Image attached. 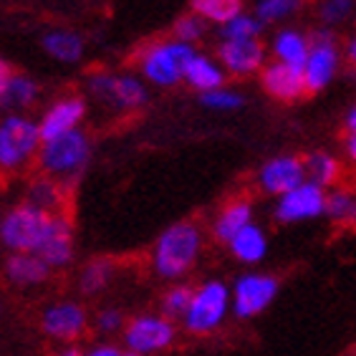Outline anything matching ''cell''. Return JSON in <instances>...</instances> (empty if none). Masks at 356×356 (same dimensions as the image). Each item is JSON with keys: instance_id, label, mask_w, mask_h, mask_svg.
<instances>
[{"instance_id": "1", "label": "cell", "mask_w": 356, "mask_h": 356, "mask_svg": "<svg viewBox=\"0 0 356 356\" xmlns=\"http://www.w3.org/2000/svg\"><path fill=\"white\" fill-rule=\"evenodd\" d=\"M202 253V230L190 220L175 222L159 235L152 250V268L165 281H179Z\"/></svg>"}, {"instance_id": "2", "label": "cell", "mask_w": 356, "mask_h": 356, "mask_svg": "<svg viewBox=\"0 0 356 356\" xmlns=\"http://www.w3.org/2000/svg\"><path fill=\"white\" fill-rule=\"evenodd\" d=\"M230 311H233V288L222 281H205L200 288H195L182 326L195 336H207L225 323Z\"/></svg>"}, {"instance_id": "3", "label": "cell", "mask_w": 356, "mask_h": 356, "mask_svg": "<svg viewBox=\"0 0 356 356\" xmlns=\"http://www.w3.org/2000/svg\"><path fill=\"white\" fill-rule=\"evenodd\" d=\"M89 154V139L83 131L76 129L58 139L43 142L41 152H38V165L46 172V177L56 179V182H71L83 172Z\"/></svg>"}, {"instance_id": "4", "label": "cell", "mask_w": 356, "mask_h": 356, "mask_svg": "<svg viewBox=\"0 0 356 356\" xmlns=\"http://www.w3.org/2000/svg\"><path fill=\"white\" fill-rule=\"evenodd\" d=\"M48 222H51V215L33 207L31 202L15 205L0 218V243L10 253H35L43 243Z\"/></svg>"}, {"instance_id": "5", "label": "cell", "mask_w": 356, "mask_h": 356, "mask_svg": "<svg viewBox=\"0 0 356 356\" xmlns=\"http://www.w3.org/2000/svg\"><path fill=\"white\" fill-rule=\"evenodd\" d=\"M124 346L134 354L152 356L170 349L177 339V326L162 314H139L127 321L122 331Z\"/></svg>"}, {"instance_id": "6", "label": "cell", "mask_w": 356, "mask_h": 356, "mask_svg": "<svg viewBox=\"0 0 356 356\" xmlns=\"http://www.w3.org/2000/svg\"><path fill=\"white\" fill-rule=\"evenodd\" d=\"M41 127L26 117H6L0 122V170H18L33 157L41 144Z\"/></svg>"}, {"instance_id": "7", "label": "cell", "mask_w": 356, "mask_h": 356, "mask_svg": "<svg viewBox=\"0 0 356 356\" xmlns=\"http://www.w3.org/2000/svg\"><path fill=\"white\" fill-rule=\"evenodd\" d=\"M195 58V48L182 41H165L147 48L142 56V71L149 81L159 86H172L179 79H185L187 63Z\"/></svg>"}, {"instance_id": "8", "label": "cell", "mask_w": 356, "mask_h": 356, "mask_svg": "<svg viewBox=\"0 0 356 356\" xmlns=\"http://www.w3.org/2000/svg\"><path fill=\"white\" fill-rule=\"evenodd\" d=\"M311 38V54L303 63V79H306V89L311 94L323 91L331 86L339 71V46H336V35L331 33V28H318L309 35Z\"/></svg>"}, {"instance_id": "9", "label": "cell", "mask_w": 356, "mask_h": 356, "mask_svg": "<svg viewBox=\"0 0 356 356\" xmlns=\"http://www.w3.org/2000/svg\"><path fill=\"white\" fill-rule=\"evenodd\" d=\"M278 278L270 273H243L233 283V316L235 318H255L275 301Z\"/></svg>"}, {"instance_id": "10", "label": "cell", "mask_w": 356, "mask_h": 356, "mask_svg": "<svg viewBox=\"0 0 356 356\" xmlns=\"http://www.w3.org/2000/svg\"><path fill=\"white\" fill-rule=\"evenodd\" d=\"M326 197H329V192L306 179L301 187H296L288 195L275 200L273 215L281 225H296V222L316 220L326 215Z\"/></svg>"}, {"instance_id": "11", "label": "cell", "mask_w": 356, "mask_h": 356, "mask_svg": "<svg viewBox=\"0 0 356 356\" xmlns=\"http://www.w3.org/2000/svg\"><path fill=\"white\" fill-rule=\"evenodd\" d=\"M89 329V311L79 301H54L41 311V331L54 341H76Z\"/></svg>"}, {"instance_id": "12", "label": "cell", "mask_w": 356, "mask_h": 356, "mask_svg": "<svg viewBox=\"0 0 356 356\" xmlns=\"http://www.w3.org/2000/svg\"><path fill=\"white\" fill-rule=\"evenodd\" d=\"M303 182H306V165L296 154H278V157L268 159L258 172L261 190L273 197H283L291 190L301 187Z\"/></svg>"}, {"instance_id": "13", "label": "cell", "mask_w": 356, "mask_h": 356, "mask_svg": "<svg viewBox=\"0 0 356 356\" xmlns=\"http://www.w3.org/2000/svg\"><path fill=\"white\" fill-rule=\"evenodd\" d=\"M268 48L258 41H220L218 61L225 69V74L250 76L255 71L266 69Z\"/></svg>"}, {"instance_id": "14", "label": "cell", "mask_w": 356, "mask_h": 356, "mask_svg": "<svg viewBox=\"0 0 356 356\" xmlns=\"http://www.w3.org/2000/svg\"><path fill=\"white\" fill-rule=\"evenodd\" d=\"M35 255L41 261H46L54 270L71 266V261H74V225L63 213L51 215L48 230L43 235V243L35 250Z\"/></svg>"}, {"instance_id": "15", "label": "cell", "mask_w": 356, "mask_h": 356, "mask_svg": "<svg viewBox=\"0 0 356 356\" xmlns=\"http://www.w3.org/2000/svg\"><path fill=\"white\" fill-rule=\"evenodd\" d=\"M261 83L266 94H270L278 102H296L303 94H309L303 69H296V66L281 61L266 63V69L261 71Z\"/></svg>"}, {"instance_id": "16", "label": "cell", "mask_w": 356, "mask_h": 356, "mask_svg": "<svg viewBox=\"0 0 356 356\" xmlns=\"http://www.w3.org/2000/svg\"><path fill=\"white\" fill-rule=\"evenodd\" d=\"M51 273H54V268L41 261L35 253H10L3 263V275L15 288L43 286L51 278Z\"/></svg>"}, {"instance_id": "17", "label": "cell", "mask_w": 356, "mask_h": 356, "mask_svg": "<svg viewBox=\"0 0 356 356\" xmlns=\"http://www.w3.org/2000/svg\"><path fill=\"white\" fill-rule=\"evenodd\" d=\"M83 106L81 99H63V102L54 104L51 109L46 111V117L41 119V139L43 142H51V139H58L69 131H76V124L83 119Z\"/></svg>"}, {"instance_id": "18", "label": "cell", "mask_w": 356, "mask_h": 356, "mask_svg": "<svg viewBox=\"0 0 356 356\" xmlns=\"http://www.w3.org/2000/svg\"><path fill=\"white\" fill-rule=\"evenodd\" d=\"M248 225H253V205L248 200H235L220 210L213 222V238L222 245H230L238 233H243Z\"/></svg>"}, {"instance_id": "19", "label": "cell", "mask_w": 356, "mask_h": 356, "mask_svg": "<svg viewBox=\"0 0 356 356\" xmlns=\"http://www.w3.org/2000/svg\"><path fill=\"white\" fill-rule=\"evenodd\" d=\"M270 51H273L275 61L303 69V63H306V58L311 54V38L306 33H301V31H296V28H281L273 35Z\"/></svg>"}, {"instance_id": "20", "label": "cell", "mask_w": 356, "mask_h": 356, "mask_svg": "<svg viewBox=\"0 0 356 356\" xmlns=\"http://www.w3.org/2000/svg\"><path fill=\"white\" fill-rule=\"evenodd\" d=\"M185 81L190 83L192 89H197L200 94H207V91L225 86V69L210 56L195 54V58L187 63L185 69Z\"/></svg>"}, {"instance_id": "21", "label": "cell", "mask_w": 356, "mask_h": 356, "mask_svg": "<svg viewBox=\"0 0 356 356\" xmlns=\"http://www.w3.org/2000/svg\"><path fill=\"white\" fill-rule=\"evenodd\" d=\"M230 253L235 261H240L243 266H258L268 255V235L261 225H248L243 233H238L230 243Z\"/></svg>"}, {"instance_id": "22", "label": "cell", "mask_w": 356, "mask_h": 356, "mask_svg": "<svg viewBox=\"0 0 356 356\" xmlns=\"http://www.w3.org/2000/svg\"><path fill=\"white\" fill-rule=\"evenodd\" d=\"M303 165H306V179L323 190H331L341 177V165L331 152H311L303 159Z\"/></svg>"}, {"instance_id": "23", "label": "cell", "mask_w": 356, "mask_h": 356, "mask_svg": "<svg viewBox=\"0 0 356 356\" xmlns=\"http://www.w3.org/2000/svg\"><path fill=\"white\" fill-rule=\"evenodd\" d=\"M28 202L48 215H58L63 202L61 182H56L51 177L35 179L33 185H31V190H28Z\"/></svg>"}, {"instance_id": "24", "label": "cell", "mask_w": 356, "mask_h": 356, "mask_svg": "<svg viewBox=\"0 0 356 356\" xmlns=\"http://www.w3.org/2000/svg\"><path fill=\"white\" fill-rule=\"evenodd\" d=\"M326 218L336 225H356V192L336 187L326 197Z\"/></svg>"}, {"instance_id": "25", "label": "cell", "mask_w": 356, "mask_h": 356, "mask_svg": "<svg viewBox=\"0 0 356 356\" xmlns=\"http://www.w3.org/2000/svg\"><path fill=\"white\" fill-rule=\"evenodd\" d=\"M192 13L200 15L202 21L225 26L243 13V0H192Z\"/></svg>"}, {"instance_id": "26", "label": "cell", "mask_w": 356, "mask_h": 356, "mask_svg": "<svg viewBox=\"0 0 356 356\" xmlns=\"http://www.w3.org/2000/svg\"><path fill=\"white\" fill-rule=\"evenodd\" d=\"M111 275H114V266H111V261L94 258V261H89L81 268V273H79V288H81L83 296L102 293L104 288L111 283Z\"/></svg>"}, {"instance_id": "27", "label": "cell", "mask_w": 356, "mask_h": 356, "mask_svg": "<svg viewBox=\"0 0 356 356\" xmlns=\"http://www.w3.org/2000/svg\"><path fill=\"white\" fill-rule=\"evenodd\" d=\"M43 48H46L48 54L58 58V61H79L83 54V43L81 38L76 33H69V31H54V33H48L43 38Z\"/></svg>"}, {"instance_id": "28", "label": "cell", "mask_w": 356, "mask_h": 356, "mask_svg": "<svg viewBox=\"0 0 356 356\" xmlns=\"http://www.w3.org/2000/svg\"><path fill=\"white\" fill-rule=\"evenodd\" d=\"M109 102L117 104V106H124V109H134V106H142L147 102V89L134 76H117Z\"/></svg>"}, {"instance_id": "29", "label": "cell", "mask_w": 356, "mask_h": 356, "mask_svg": "<svg viewBox=\"0 0 356 356\" xmlns=\"http://www.w3.org/2000/svg\"><path fill=\"white\" fill-rule=\"evenodd\" d=\"M263 33V23L250 13L235 15L233 21H227L225 26H220V35L222 41H258Z\"/></svg>"}, {"instance_id": "30", "label": "cell", "mask_w": 356, "mask_h": 356, "mask_svg": "<svg viewBox=\"0 0 356 356\" xmlns=\"http://www.w3.org/2000/svg\"><path fill=\"white\" fill-rule=\"evenodd\" d=\"M303 0H258L255 3V18L268 26V23H281L291 15H296L301 10Z\"/></svg>"}, {"instance_id": "31", "label": "cell", "mask_w": 356, "mask_h": 356, "mask_svg": "<svg viewBox=\"0 0 356 356\" xmlns=\"http://www.w3.org/2000/svg\"><path fill=\"white\" fill-rule=\"evenodd\" d=\"M192 296H195V288L187 286V283H177L172 286L165 296H162V316H167L170 321H182L190 311Z\"/></svg>"}, {"instance_id": "32", "label": "cell", "mask_w": 356, "mask_h": 356, "mask_svg": "<svg viewBox=\"0 0 356 356\" xmlns=\"http://www.w3.org/2000/svg\"><path fill=\"white\" fill-rule=\"evenodd\" d=\"M356 8V0H321L318 6V18L326 28L339 26V23L349 21Z\"/></svg>"}, {"instance_id": "33", "label": "cell", "mask_w": 356, "mask_h": 356, "mask_svg": "<svg viewBox=\"0 0 356 356\" xmlns=\"http://www.w3.org/2000/svg\"><path fill=\"white\" fill-rule=\"evenodd\" d=\"M200 102H202V106H207V109H215V111H235L240 109L243 104H245V99H243V94H238V91L233 89H215V91H207V94H200Z\"/></svg>"}, {"instance_id": "34", "label": "cell", "mask_w": 356, "mask_h": 356, "mask_svg": "<svg viewBox=\"0 0 356 356\" xmlns=\"http://www.w3.org/2000/svg\"><path fill=\"white\" fill-rule=\"evenodd\" d=\"M35 94H38V86L28 76H13L3 102L10 104V106H28L35 99Z\"/></svg>"}, {"instance_id": "35", "label": "cell", "mask_w": 356, "mask_h": 356, "mask_svg": "<svg viewBox=\"0 0 356 356\" xmlns=\"http://www.w3.org/2000/svg\"><path fill=\"white\" fill-rule=\"evenodd\" d=\"M202 33H205V21L195 13L182 15V18L175 23V38L182 43H190L192 46L197 38H202Z\"/></svg>"}, {"instance_id": "36", "label": "cell", "mask_w": 356, "mask_h": 356, "mask_svg": "<svg viewBox=\"0 0 356 356\" xmlns=\"http://www.w3.org/2000/svg\"><path fill=\"white\" fill-rule=\"evenodd\" d=\"M127 321H124V314L119 309H104L96 316V331L99 334H117V331H124Z\"/></svg>"}, {"instance_id": "37", "label": "cell", "mask_w": 356, "mask_h": 356, "mask_svg": "<svg viewBox=\"0 0 356 356\" xmlns=\"http://www.w3.org/2000/svg\"><path fill=\"white\" fill-rule=\"evenodd\" d=\"M83 356H122V349L114 346V343H99L91 351H86Z\"/></svg>"}, {"instance_id": "38", "label": "cell", "mask_w": 356, "mask_h": 356, "mask_svg": "<svg viewBox=\"0 0 356 356\" xmlns=\"http://www.w3.org/2000/svg\"><path fill=\"white\" fill-rule=\"evenodd\" d=\"M13 81V76H10V69H8V63L0 58V99H6V91Z\"/></svg>"}, {"instance_id": "39", "label": "cell", "mask_w": 356, "mask_h": 356, "mask_svg": "<svg viewBox=\"0 0 356 356\" xmlns=\"http://www.w3.org/2000/svg\"><path fill=\"white\" fill-rule=\"evenodd\" d=\"M343 152H346V159L356 167V131H349V137L343 139Z\"/></svg>"}, {"instance_id": "40", "label": "cell", "mask_w": 356, "mask_h": 356, "mask_svg": "<svg viewBox=\"0 0 356 356\" xmlns=\"http://www.w3.org/2000/svg\"><path fill=\"white\" fill-rule=\"evenodd\" d=\"M346 58L356 66V35L349 38V43H346Z\"/></svg>"}, {"instance_id": "41", "label": "cell", "mask_w": 356, "mask_h": 356, "mask_svg": "<svg viewBox=\"0 0 356 356\" xmlns=\"http://www.w3.org/2000/svg\"><path fill=\"white\" fill-rule=\"evenodd\" d=\"M346 129L356 131V106H351L349 114H346Z\"/></svg>"}, {"instance_id": "42", "label": "cell", "mask_w": 356, "mask_h": 356, "mask_svg": "<svg viewBox=\"0 0 356 356\" xmlns=\"http://www.w3.org/2000/svg\"><path fill=\"white\" fill-rule=\"evenodd\" d=\"M54 356H83L79 349H74V346H69V349H63V351H56Z\"/></svg>"}, {"instance_id": "43", "label": "cell", "mask_w": 356, "mask_h": 356, "mask_svg": "<svg viewBox=\"0 0 356 356\" xmlns=\"http://www.w3.org/2000/svg\"><path fill=\"white\" fill-rule=\"evenodd\" d=\"M122 356H142V354H134V351H122Z\"/></svg>"}, {"instance_id": "44", "label": "cell", "mask_w": 356, "mask_h": 356, "mask_svg": "<svg viewBox=\"0 0 356 356\" xmlns=\"http://www.w3.org/2000/svg\"><path fill=\"white\" fill-rule=\"evenodd\" d=\"M3 309H6V306H3V296H0V316H3Z\"/></svg>"}]
</instances>
